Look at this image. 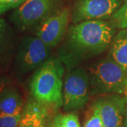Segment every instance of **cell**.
Instances as JSON below:
<instances>
[{
    "instance_id": "cell-10",
    "label": "cell",
    "mask_w": 127,
    "mask_h": 127,
    "mask_svg": "<svg viewBox=\"0 0 127 127\" xmlns=\"http://www.w3.org/2000/svg\"><path fill=\"white\" fill-rule=\"evenodd\" d=\"M47 115L46 105L35 100L31 101L23 109L18 127H45Z\"/></svg>"
},
{
    "instance_id": "cell-21",
    "label": "cell",
    "mask_w": 127,
    "mask_h": 127,
    "mask_svg": "<svg viewBox=\"0 0 127 127\" xmlns=\"http://www.w3.org/2000/svg\"><path fill=\"white\" fill-rule=\"evenodd\" d=\"M124 127H127V114L126 115V119H125V122H124Z\"/></svg>"
},
{
    "instance_id": "cell-19",
    "label": "cell",
    "mask_w": 127,
    "mask_h": 127,
    "mask_svg": "<svg viewBox=\"0 0 127 127\" xmlns=\"http://www.w3.org/2000/svg\"><path fill=\"white\" fill-rule=\"evenodd\" d=\"M11 80L6 76H0V95L7 89L8 88L11 87Z\"/></svg>"
},
{
    "instance_id": "cell-16",
    "label": "cell",
    "mask_w": 127,
    "mask_h": 127,
    "mask_svg": "<svg viewBox=\"0 0 127 127\" xmlns=\"http://www.w3.org/2000/svg\"><path fill=\"white\" fill-rule=\"evenodd\" d=\"M61 123L62 127H81L77 115L73 113L62 115Z\"/></svg>"
},
{
    "instance_id": "cell-3",
    "label": "cell",
    "mask_w": 127,
    "mask_h": 127,
    "mask_svg": "<svg viewBox=\"0 0 127 127\" xmlns=\"http://www.w3.org/2000/svg\"><path fill=\"white\" fill-rule=\"evenodd\" d=\"M91 93L125 94L127 96V73L110 57L91 66L88 71Z\"/></svg>"
},
{
    "instance_id": "cell-8",
    "label": "cell",
    "mask_w": 127,
    "mask_h": 127,
    "mask_svg": "<svg viewBox=\"0 0 127 127\" xmlns=\"http://www.w3.org/2000/svg\"><path fill=\"white\" fill-rule=\"evenodd\" d=\"M70 11L66 9L56 11L37 27L35 35L50 47L62 41L67 30Z\"/></svg>"
},
{
    "instance_id": "cell-14",
    "label": "cell",
    "mask_w": 127,
    "mask_h": 127,
    "mask_svg": "<svg viewBox=\"0 0 127 127\" xmlns=\"http://www.w3.org/2000/svg\"><path fill=\"white\" fill-rule=\"evenodd\" d=\"M83 127H104L100 115V109L97 103L94 105L91 117L87 119Z\"/></svg>"
},
{
    "instance_id": "cell-7",
    "label": "cell",
    "mask_w": 127,
    "mask_h": 127,
    "mask_svg": "<svg viewBox=\"0 0 127 127\" xmlns=\"http://www.w3.org/2000/svg\"><path fill=\"white\" fill-rule=\"evenodd\" d=\"M120 6L119 0H77L73 8V23L110 18Z\"/></svg>"
},
{
    "instance_id": "cell-17",
    "label": "cell",
    "mask_w": 127,
    "mask_h": 127,
    "mask_svg": "<svg viewBox=\"0 0 127 127\" xmlns=\"http://www.w3.org/2000/svg\"><path fill=\"white\" fill-rule=\"evenodd\" d=\"M26 0H0V14L17 8Z\"/></svg>"
},
{
    "instance_id": "cell-13",
    "label": "cell",
    "mask_w": 127,
    "mask_h": 127,
    "mask_svg": "<svg viewBox=\"0 0 127 127\" xmlns=\"http://www.w3.org/2000/svg\"><path fill=\"white\" fill-rule=\"evenodd\" d=\"M109 23L114 28L127 29V0L110 17Z\"/></svg>"
},
{
    "instance_id": "cell-22",
    "label": "cell",
    "mask_w": 127,
    "mask_h": 127,
    "mask_svg": "<svg viewBox=\"0 0 127 127\" xmlns=\"http://www.w3.org/2000/svg\"><path fill=\"white\" fill-rule=\"evenodd\" d=\"M126 104H127V97H126Z\"/></svg>"
},
{
    "instance_id": "cell-4",
    "label": "cell",
    "mask_w": 127,
    "mask_h": 127,
    "mask_svg": "<svg viewBox=\"0 0 127 127\" xmlns=\"http://www.w3.org/2000/svg\"><path fill=\"white\" fill-rule=\"evenodd\" d=\"M59 0H26L13 12L11 21L20 30L38 26L54 14Z\"/></svg>"
},
{
    "instance_id": "cell-1",
    "label": "cell",
    "mask_w": 127,
    "mask_h": 127,
    "mask_svg": "<svg viewBox=\"0 0 127 127\" xmlns=\"http://www.w3.org/2000/svg\"><path fill=\"white\" fill-rule=\"evenodd\" d=\"M114 28L103 20L86 21L70 28L67 45L73 55L88 57L104 52L112 43Z\"/></svg>"
},
{
    "instance_id": "cell-12",
    "label": "cell",
    "mask_w": 127,
    "mask_h": 127,
    "mask_svg": "<svg viewBox=\"0 0 127 127\" xmlns=\"http://www.w3.org/2000/svg\"><path fill=\"white\" fill-rule=\"evenodd\" d=\"M109 57L127 73V29H123L114 37Z\"/></svg>"
},
{
    "instance_id": "cell-9",
    "label": "cell",
    "mask_w": 127,
    "mask_h": 127,
    "mask_svg": "<svg viewBox=\"0 0 127 127\" xmlns=\"http://www.w3.org/2000/svg\"><path fill=\"white\" fill-rule=\"evenodd\" d=\"M125 102L118 95L107 96L97 102L104 127H124Z\"/></svg>"
},
{
    "instance_id": "cell-11",
    "label": "cell",
    "mask_w": 127,
    "mask_h": 127,
    "mask_svg": "<svg viewBox=\"0 0 127 127\" xmlns=\"http://www.w3.org/2000/svg\"><path fill=\"white\" fill-rule=\"evenodd\" d=\"M23 101L20 93L11 87L0 95V114L16 115L22 114Z\"/></svg>"
},
{
    "instance_id": "cell-15",
    "label": "cell",
    "mask_w": 127,
    "mask_h": 127,
    "mask_svg": "<svg viewBox=\"0 0 127 127\" xmlns=\"http://www.w3.org/2000/svg\"><path fill=\"white\" fill-rule=\"evenodd\" d=\"M21 117L22 114L16 115L0 114V127H18Z\"/></svg>"
},
{
    "instance_id": "cell-2",
    "label": "cell",
    "mask_w": 127,
    "mask_h": 127,
    "mask_svg": "<svg viewBox=\"0 0 127 127\" xmlns=\"http://www.w3.org/2000/svg\"><path fill=\"white\" fill-rule=\"evenodd\" d=\"M64 66L59 59L47 60L34 74L31 92L35 100L45 105L59 107L63 105Z\"/></svg>"
},
{
    "instance_id": "cell-5",
    "label": "cell",
    "mask_w": 127,
    "mask_h": 127,
    "mask_svg": "<svg viewBox=\"0 0 127 127\" xmlns=\"http://www.w3.org/2000/svg\"><path fill=\"white\" fill-rule=\"evenodd\" d=\"M88 72L83 68L71 71L66 75L63 89V104L66 111L82 109L90 93Z\"/></svg>"
},
{
    "instance_id": "cell-6",
    "label": "cell",
    "mask_w": 127,
    "mask_h": 127,
    "mask_svg": "<svg viewBox=\"0 0 127 127\" xmlns=\"http://www.w3.org/2000/svg\"><path fill=\"white\" fill-rule=\"evenodd\" d=\"M51 48L37 37L27 36L21 41L16 57V66L21 74L40 67L47 60Z\"/></svg>"
},
{
    "instance_id": "cell-20",
    "label": "cell",
    "mask_w": 127,
    "mask_h": 127,
    "mask_svg": "<svg viewBox=\"0 0 127 127\" xmlns=\"http://www.w3.org/2000/svg\"><path fill=\"white\" fill-rule=\"evenodd\" d=\"M61 118H62V114L57 115L52 121V123L50 124V127H62L61 123Z\"/></svg>"
},
{
    "instance_id": "cell-18",
    "label": "cell",
    "mask_w": 127,
    "mask_h": 127,
    "mask_svg": "<svg viewBox=\"0 0 127 127\" xmlns=\"http://www.w3.org/2000/svg\"><path fill=\"white\" fill-rule=\"evenodd\" d=\"M8 30L6 24L3 19L0 18V54L4 50L8 40Z\"/></svg>"
}]
</instances>
